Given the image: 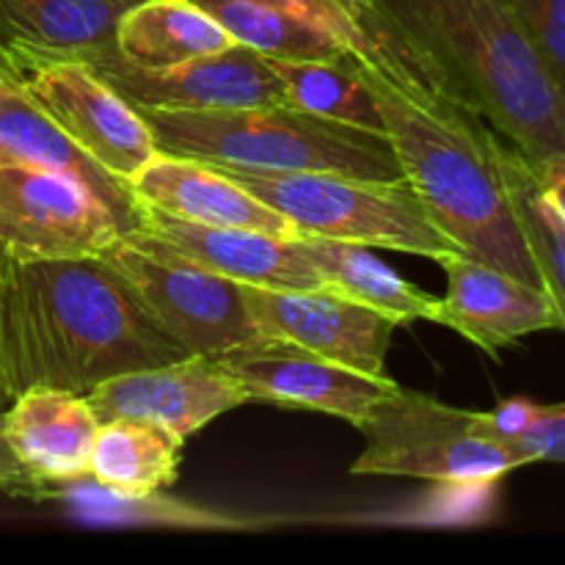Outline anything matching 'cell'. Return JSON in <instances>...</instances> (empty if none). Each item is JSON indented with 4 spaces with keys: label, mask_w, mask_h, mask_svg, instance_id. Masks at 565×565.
Returning <instances> with one entry per match:
<instances>
[{
    "label": "cell",
    "mask_w": 565,
    "mask_h": 565,
    "mask_svg": "<svg viewBox=\"0 0 565 565\" xmlns=\"http://www.w3.org/2000/svg\"><path fill=\"white\" fill-rule=\"evenodd\" d=\"M141 207L207 226H241L279 237H301L296 224L237 185L226 171L191 158L154 152L130 180Z\"/></svg>",
    "instance_id": "cell-18"
},
{
    "label": "cell",
    "mask_w": 565,
    "mask_h": 565,
    "mask_svg": "<svg viewBox=\"0 0 565 565\" xmlns=\"http://www.w3.org/2000/svg\"><path fill=\"white\" fill-rule=\"evenodd\" d=\"M436 263L447 276L436 323L458 331L489 356H500L502 348L516 345L527 334L561 329V312L544 287L461 252L445 254Z\"/></svg>",
    "instance_id": "cell-15"
},
{
    "label": "cell",
    "mask_w": 565,
    "mask_h": 565,
    "mask_svg": "<svg viewBox=\"0 0 565 565\" xmlns=\"http://www.w3.org/2000/svg\"><path fill=\"white\" fill-rule=\"evenodd\" d=\"M0 77H3V75H0Z\"/></svg>",
    "instance_id": "cell-32"
},
{
    "label": "cell",
    "mask_w": 565,
    "mask_h": 565,
    "mask_svg": "<svg viewBox=\"0 0 565 565\" xmlns=\"http://www.w3.org/2000/svg\"><path fill=\"white\" fill-rule=\"evenodd\" d=\"M185 356L103 257L0 252V403L39 386L88 395Z\"/></svg>",
    "instance_id": "cell-1"
},
{
    "label": "cell",
    "mask_w": 565,
    "mask_h": 565,
    "mask_svg": "<svg viewBox=\"0 0 565 565\" xmlns=\"http://www.w3.org/2000/svg\"><path fill=\"white\" fill-rule=\"evenodd\" d=\"M202 6L232 42L257 50L265 58L312 61L348 55L334 36L307 17L268 0H193Z\"/></svg>",
    "instance_id": "cell-26"
},
{
    "label": "cell",
    "mask_w": 565,
    "mask_h": 565,
    "mask_svg": "<svg viewBox=\"0 0 565 565\" xmlns=\"http://www.w3.org/2000/svg\"><path fill=\"white\" fill-rule=\"evenodd\" d=\"M9 406L6 436L22 467L39 483L33 502L47 486L86 478L99 430V419L86 395L39 386L22 392Z\"/></svg>",
    "instance_id": "cell-20"
},
{
    "label": "cell",
    "mask_w": 565,
    "mask_h": 565,
    "mask_svg": "<svg viewBox=\"0 0 565 565\" xmlns=\"http://www.w3.org/2000/svg\"><path fill=\"white\" fill-rule=\"evenodd\" d=\"M513 445L527 463H565V403L539 406L530 428Z\"/></svg>",
    "instance_id": "cell-28"
},
{
    "label": "cell",
    "mask_w": 565,
    "mask_h": 565,
    "mask_svg": "<svg viewBox=\"0 0 565 565\" xmlns=\"http://www.w3.org/2000/svg\"><path fill=\"white\" fill-rule=\"evenodd\" d=\"M463 108L527 158L565 152V92L502 0H379Z\"/></svg>",
    "instance_id": "cell-3"
},
{
    "label": "cell",
    "mask_w": 565,
    "mask_h": 565,
    "mask_svg": "<svg viewBox=\"0 0 565 565\" xmlns=\"http://www.w3.org/2000/svg\"><path fill=\"white\" fill-rule=\"evenodd\" d=\"M185 439L149 419H110L94 436L88 478L110 491L147 497L177 483Z\"/></svg>",
    "instance_id": "cell-23"
},
{
    "label": "cell",
    "mask_w": 565,
    "mask_h": 565,
    "mask_svg": "<svg viewBox=\"0 0 565 565\" xmlns=\"http://www.w3.org/2000/svg\"><path fill=\"white\" fill-rule=\"evenodd\" d=\"M158 152L224 169L326 171L359 180L401 182L397 154L384 132L307 114L287 103L248 108H141Z\"/></svg>",
    "instance_id": "cell-4"
},
{
    "label": "cell",
    "mask_w": 565,
    "mask_h": 565,
    "mask_svg": "<svg viewBox=\"0 0 565 565\" xmlns=\"http://www.w3.org/2000/svg\"><path fill=\"white\" fill-rule=\"evenodd\" d=\"M138 3L143 0H0V72L116 50L121 17Z\"/></svg>",
    "instance_id": "cell-16"
},
{
    "label": "cell",
    "mask_w": 565,
    "mask_h": 565,
    "mask_svg": "<svg viewBox=\"0 0 565 565\" xmlns=\"http://www.w3.org/2000/svg\"><path fill=\"white\" fill-rule=\"evenodd\" d=\"M298 246L307 254L309 263L318 268L323 285L334 287L342 296L397 320L401 326L414 323V320L436 323L439 298L419 290L417 285L403 279L397 270L373 257L370 246L312 235L298 237Z\"/></svg>",
    "instance_id": "cell-21"
},
{
    "label": "cell",
    "mask_w": 565,
    "mask_h": 565,
    "mask_svg": "<svg viewBox=\"0 0 565 565\" xmlns=\"http://www.w3.org/2000/svg\"><path fill=\"white\" fill-rule=\"evenodd\" d=\"M103 259L127 281L154 326L188 356H218L259 337L241 285L226 276L210 274L174 254L132 246L125 237Z\"/></svg>",
    "instance_id": "cell-7"
},
{
    "label": "cell",
    "mask_w": 565,
    "mask_h": 565,
    "mask_svg": "<svg viewBox=\"0 0 565 565\" xmlns=\"http://www.w3.org/2000/svg\"><path fill=\"white\" fill-rule=\"evenodd\" d=\"M6 77L83 152L127 185L158 152L143 116L83 61H44Z\"/></svg>",
    "instance_id": "cell-8"
},
{
    "label": "cell",
    "mask_w": 565,
    "mask_h": 565,
    "mask_svg": "<svg viewBox=\"0 0 565 565\" xmlns=\"http://www.w3.org/2000/svg\"><path fill=\"white\" fill-rule=\"evenodd\" d=\"M3 75V72H0ZM0 160L55 171L86 188L114 215L121 235L138 230L143 207L130 185L83 152L9 77H0Z\"/></svg>",
    "instance_id": "cell-19"
},
{
    "label": "cell",
    "mask_w": 565,
    "mask_h": 565,
    "mask_svg": "<svg viewBox=\"0 0 565 565\" xmlns=\"http://www.w3.org/2000/svg\"><path fill=\"white\" fill-rule=\"evenodd\" d=\"M268 61L279 75L287 105L386 136L379 99H375L362 66L351 55L312 61Z\"/></svg>",
    "instance_id": "cell-24"
},
{
    "label": "cell",
    "mask_w": 565,
    "mask_h": 565,
    "mask_svg": "<svg viewBox=\"0 0 565 565\" xmlns=\"http://www.w3.org/2000/svg\"><path fill=\"white\" fill-rule=\"evenodd\" d=\"M541 191L550 199L552 207L565 221V152L546 154V158H527Z\"/></svg>",
    "instance_id": "cell-31"
},
{
    "label": "cell",
    "mask_w": 565,
    "mask_h": 565,
    "mask_svg": "<svg viewBox=\"0 0 565 565\" xmlns=\"http://www.w3.org/2000/svg\"><path fill=\"white\" fill-rule=\"evenodd\" d=\"M241 290L259 337L296 342L356 373L390 379L386 353L392 348V334L401 326L397 320L342 296L329 285L312 290L241 285Z\"/></svg>",
    "instance_id": "cell-11"
},
{
    "label": "cell",
    "mask_w": 565,
    "mask_h": 565,
    "mask_svg": "<svg viewBox=\"0 0 565 565\" xmlns=\"http://www.w3.org/2000/svg\"><path fill=\"white\" fill-rule=\"evenodd\" d=\"M218 362L241 381L252 403L329 414L353 428L397 386L392 375L373 379L276 337H257L230 348L218 353Z\"/></svg>",
    "instance_id": "cell-12"
},
{
    "label": "cell",
    "mask_w": 565,
    "mask_h": 565,
    "mask_svg": "<svg viewBox=\"0 0 565 565\" xmlns=\"http://www.w3.org/2000/svg\"><path fill=\"white\" fill-rule=\"evenodd\" d=\"M232 44L230 33L193 0H143L116 31V53L138 70H166Z\"/></svg>",
    "instance_id": "cell-22"
},
{
    "label": "cell",
    "mask_w": 565,
    "mask_h": 565,
    "mask_svg": "<svg viewBox=\"0 0 565 565\" xmlns=\"http://www.w3.org/2000/svg\"><path fill=\"white\" fill-rule=\"evenodd\" d=\"M364 77L403 177L430 221L467 257L541 287L497 166L494 127L452 99L414 97L370 72Z\"/></svg>",
    "instance_id": "cell-2"
},
{
    "label": "cell",
    "mask_w": 565,
    "mask_h": 565,
    "mask_svg": "<svg viewBox=\"0 0 565 565\" xmlns=\"http://www.w3.org/2000/svg\"><path fill=\"white\" fill-rule=\"evenodd\" d=\"M136 110H210L285 103V88L270 61L246 44L182 61L166 70H138L116 50L83 61Z\"/></svg>",
    "instance_id": "cell-10"
},
{
    "label": "cell",
    "mask_w": 565,
    "mask_h": 565,
    "mask_svg": "<svg viewBox=\"0 0 565 565\" xmlns=\"http://www.w3.org/2000/svg\"><path fill=\"white\" fill-rule=\"evenodd\" d=\"M565 92V0H502Z\"/></svg>",
    "instance_id": "cell-27"
},
{
    "label": "cell",
    "mask_w": 565,
    "mask_h": 565,
    "mask_svg": "<svg viewBox=\"0 0 565 565\" xmlns=\"http://www.w3.org/2000/svg\"><path fill=\"white\" fill-rule=\"evenodd\" d=\"M535 412H539V403L527 401V397H511V401H502L491 412H478V419L486 436L513 445L530 428Z\"/></svg>",
    "instance_id": "cell-29"
},
{
    "label": "cell",
    "mask_w": 565,
    "mask_h": 565,
    "mask_svg": "<svg viewBox=\"0 0 565 565\" xmlns=\"http://www.w3.org/2000/svg\"><path fill=\"white\" fill-rule=\"evenodd\" d=\"M226 171L252 196L296 224L298 235L439 259L458 252L406 180L379 182L326 171Z\"/></svg>",
    "instance_id": "cell-5"
},
{
    "label": "cell",
    "mask_w": 565,
    "mask_h": 565,
    "mask_svg": "<svg viewBox=\"0 0 565 565\" xmlns=\"http://www.w3.org/2000/svg\"><path fill=\"white\" fill-rule=\"evenodd\" d=\"M356 430L364 436V450L353 461V475L489 486L527 467L516 445L483 434L478 412L447 406L401 384L370 408Z\"/></svg>",
    "instance_id": "cell-6"
},
{
    "label": "cell",
    "mask_w": 565,
    "mask_h": 565,
    "mask_svg": "<svg viewBox=\"0 0 565 565\" xmlns=\"http://www.w3.org/2000/svg\"><path fill=\"white\" fill-rule=\"evenodd\" d=\"M86 401L99 425L121 417L149 419L188 439L226 412L252 403V397L218 356H185L114 375L94 386Z\"/></svg>",
    "instance_id": "cell-14"
},
{
    "label": "cell",
    "mask_w": 565,
    "mask_h": 565,
    "mask_svg": "<svg viewBox=\"0 0 565 565\" xmlns=\"http://www.w3.org/2000/svg\"><path fill=\"white\" fill-rule=\"evenodd\" d=\"M494 154L513 215H516L519 230L527 241L530 257L539 270L541 287L555 301L557 312H561V329L565 331V221L544 196L533 174V166L522 149L505 143L497 132Z\"/></svg>",
    "instance_id": "cell-25"
},
{
    "label": "cell",
    "mask_w": 565,
    "mask_h": 565,
    "mask_svg": "<svg viewBox=\"0 0 565 565\" xmlns=\"http://www.w3.org/2000/svg\"><path fill=\"white\" fill-rule=\"evenodd\" d=\"M36 489L39 483L22 467L14 447L9 445V436H6V412H0V491H6L11 497H20V500H33Z\"/></svg>",
    "instance_id": "cell-30"
},
{
    "label": "cell",
    "mask_w": 565,
    "mask_h": 565,
    "mask_svg": "<svg viewBox=\"0 0 565 565\" xmlns=\"http://www.w3.org/2000/svg\"><path fill=\"white\" fill-rule=\"evenodd\" d=\"M307 17L342 44L348 55L379 81L414 97L452 99L445 72L406 36L379 0H268ZM461 105V103H458Z\"/></svg>",
    "instance_id": "cell-17"
},
{
    "label": "cell",
    "mask_w": 565,
    "mask_h": 565,
    "mask_svg": "<svg viewBox=\"0 0 565 565\" xmlns=\"http://www.w3.org/2000/svg\"><path fill=\"white\" fill-rule=\"evenodd\" d=\"M132 246L174 254L237 285L268 290H312L323 285L318 268L298 246V237H279L241 226H207L143 207L138 230L121 235Z\"/></svg>",
    "instance_id": "cell-13"
},
{
    "label": "cell",
    "mask_w": 565,
    "mask_h": 565,
    "mask_svg": "<svg viewBox=\"0 0 565 565\" xmlns=\"http://www.w3.org/2000/svg\"><path fill=\"white\" fill-rule=\"evenodd\" d=\"M119 237L114 215L75 180L0 160V252L103 257Z\"/></svg>",
    "instance_id": "cell-9"
}]
</instances>
